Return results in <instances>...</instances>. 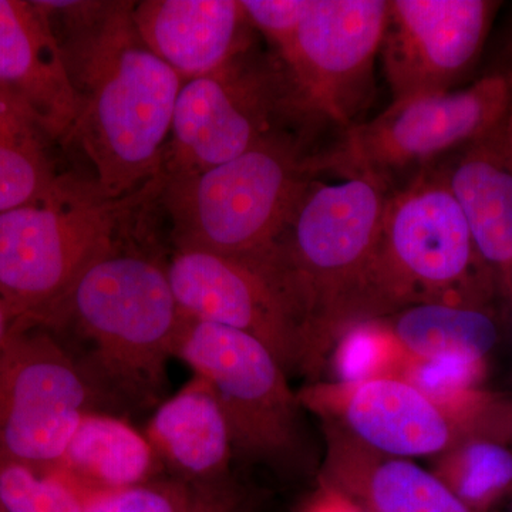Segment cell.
Segmentation results:
<instances>
[{"mask_svg": "<svg viewBox=\"0 0 512 512\" xmlns=\"http://www.w3.org/2000/svg\"><path fill=\"white\" fill-rule=\"evenodd\" d=\"M299 512H365L349 497L318 478V488Z\"/></svg>", "mask_w": 512, "mask_h": 512, "instance_id": "f1b7e54d", "label": "cell"}, {"mask_svg": "<svg viewBox=\"0 0 512 512\" xmlns=\"http://www.w3.org/2000/svg\"><path fill=\"white\" fill-rule=\"evenodd\" d=\"M23 326V320L19 318L15 309L0 296V350Z\"/></svg>", "mask_w": 512, "mask_h": 512, "instance_id": "f546056e", "label": "cell"}, {"mask_svg": "<svg viewBox=\"0 0 512 512\" xmlns=\"http://www.w3.org/2000/svg\"><path fill=\"white\" fill-rule=\"evenodd\" d=\"M133 19L148 49L183 83L252 47L254 28L237 0H143L134 2Z\"/></svg>", "mask_w": 512, "mask_h": 512, "instance_id": "2e32d148", "label": "cell"}, {"mask_svg": "<svg viewBox=\"0 0 512 512\" xmlns=\"http://www.w3.org/2000/svg\"><path fill=\"white\" fill-rule=\"evenodd\" d=\"M0 93L22 107L56 144L72 133L76 96L40 2L0 0Z\"/></svg>", "mask_w": 512, "mask_h": 512, "instance_id": "9a60e30c", "label": "cell"}, {"mask_svg": "<svg viewBox=\"0 0 512 512\" xmlns=\"http://www.w3.org/2000/svg\"><path fill=\"white\" fill-rule=\"evenodd\" d=\"M55 144L22 107L0 93V215L53 194L63 177L52 153Z\"/></svg>", "mask_w": 512, "mask_h": 512, "instance_id": "44dd1931", "label": "cell"}, {"mask_svg": "<svg viewBox=\"0 0 512 512\" xmlns=\"http://www.w3.org/2000/svg\"><path fill=\"white\" fill-rule=\"evenodd\" d=\"M289 127L309 133L293 111L281 64L249 47L215 72L183 83L158 177L210 170Z\"/></svg>", "mask_w": 512, "mask_h": 512, "instance_id": "9c48e42d", "label": "cell"}, {"mask_svg": "<svg viewBox=\"0 0 512 512\" xmlns=\"http://www.w3.org/2000/svg\"><path fill=\"white\" fill-rule=\"evenodd\" d=\"M242 6L252 28L259 30L279 52L295 36L309 0H242Z\"/></svg>", "mask_w": 512, "mask_h": 512, "instance_id": "83f0119b", "label": "cell"}, {"mask_svg": "<svg viewBox=\"0 0 512 512\" xmlns=\"http://www.w3.org/2000/svg\"><path fill=\"white\" fill-rule=\"evenodd\" d=\"M336 382L355 384L380 377H400L409 356L389 323L370 319L350 326L330 353Z\"/></svg>", "mask_w": 512, "mask_h": 512, "instance_id": "484cf974", "label": "cell"}, {"mask_svg": "<svg viewBox=\"0 0 512 512\" xmlns=\"http://www.w3.org/2000/svg\"><path fill=\"white\" fill-rule=\"evenodd\" d=\"M434 167L463 212L478 255L495 285L511 295L512 167L504 128L450 154Z\"/></svg>", "mask_w": 512, "mask_h": 512, "instance_id": "ac0fdd59", "label": "cell"}, {"mask_svg": "<svg viewBox=\"0 0 512 512\" xmlns=\"http://www.w3.org/2000/svg\"><path fill=\"white\" fill-rule=\"evenodd\" d=\"M248 511L247 498L231 481L200 483L178 477L94 495L86 512Z\"/></svg>", "mask_w": 512, "mask_h": 512, "instance_id": "cb8c5ba5", "label": "cell"}, {"mask_svg": "<svg viewBox=\"0 0 512 512\" xmlns=\"http://www.w3.org/2000/svg\"><path fill=\"white\" fill-rule=\"evenodd\" d=\"M93 497L59 466L0 457V508L5 512H86Z\"/></svg>", "mask_w": 512, "mask_h": 512, "instance_id": "d4e9b609", "label": "cell"}, {"mask_svg": "<svg viewBox=\"0 0 512 512\" xmlns=\"http://www.w3.org/2000/svg\"><path fill=\"white\" fill-rule=\"evenodd\" d=\"M500 6L493 0H389L380 55L393 101L453 92L480 59Z\"/></svg>", "mask_w": 512, "mask_h": 512, "instance_id": "5bb4252c", "label": "cell"}, {"mask_svg": "<svg viewBox=\"0 0 512 512\" xmlns=\"http://www.w3.org/2000/svg\"><path fill=\"white\" fill-rule=\"evenodd\" d=\"M99 393L55 336L23 325L0 350V457L57 466Z\"/></svg>", "mask_w": 512, "mask_h": 512, "instance_id": "8fae6325", "label": "cell"}, {"mask_svg": "<svg viewBox=\"0 0 512 512\" xmlns=\"http://www.w3.org/2000/svg\"><path fill=\"white\" fill-rule=\"evenodd\" d=\"M512 495V494H511ZM511 511H512V504H511Z\"/></svg>", "mask_w": 512, "mask_h": 512, "instance_id": "d6a6232c", "label": "cell"}, {"mask_svg": "<svg viewBox=\"0 0 512 512\" xmlns=\"http://www.w3.org/2000/svg\"><path fill=\"white\" fill-rule=\"evenodd\" d=\"M485 360L463 355L416 359L409 357L402 379L447 410H456L478 392L485 375Z\"/></svg>", "mask_w": 512, "mask_h": 512, "instance_id": "4316f807", "label": "cell"}, {"mask_svg": "<svg viewBox=\"0 0 512 512\" xmlns=\"http://www.w3.org/2000/svg\"><path fill=\"white\" fill-rule=\"evenodd\" d=\"M147 440L178 477L200 483L229 481L231 431L217 397L200 377L160 404L148 424Z\"/></svg>", "mask_w": 512, "mask_h": 512, "instance_id": "d6986e66", "label": "cell"}, {"mask_svg": "<svg viewBox=\"0 0 512 512\" xmlns=\"http://www.w3.org/2000/svg\"><path fill=\"white\" fill-rule=\"evenodd\" d=\"M390 194L367 175H316L276 239L269 266L301 325L302 372L318 375L350 326L379 319L376 254Z\"/></svg>", "mask_w": 512, "mask_h": 512, "instance_id": "7a4b0ae2", "label": "cell"}, {"mask_svg": "<svg viewBox=\"0 0 512 512\" xmlns=\"http://www.w3.org/2000/svg\"><path fill=\"white\" fill-rule=\"evenodd\" d=\"M512 440L477 434L441 454L436 466L443 483L473 512H491L512 494Z\"/></svg>", "mask_w": 512, "mask_h": 512, "instance_id": "603a6c76", "label": "cell"}, {"mask_svg": "<svg viewBox=\"0 0 512 512\" xmlns=\"http://www.w3.org/2000/svg\"><path fill=\"white\" fill-rule=\"evenodd\" d=\"M299 397L306 410L362 446L409 460L441 456L461 440L483 433L493 412L490 396L451 412L402 377L315 384Z\"/></svg>", "mask_w": 512, "mask_h": 512, "instance_id": "7c38bea8", "label": "cell"}, {"mask_svg": "<svg viewBox=\"0 0 512 512\" xmlns=\"http://www.w3.org/2000/svg\"><path fill=\"white\" fill-rule=\"evenodd\" d=\"M167 274L185 318L247 333L286 373L302 372L301 325L269 266L200 249H175Z\"/></svg>", "mask_w": 512, "mask_h": 512, "instance_id": "4fadbf2b", "label": "cell"}, {"mask_svg": "<svg viewBox=\"0 0 512 512\" xmlns=\"http://www.w3.org/2000/svg\"><path fill=\"white\" fill-rule=\"evenodd\" d=\"M504 144L505 150H507L508 160H510L512 167V104L510 114H508L507 123H505L504 127Z\"/></svg>", "mask_w": 512, "mask_h": 512, "instance_id": "4dcf8cb0", "label": "cell"}, {"mask_svg": "<svg viewBox=\"0 0 512 512\" xmlns=\"http://www.w3.org/2000/svg\"><path fill=\"white\" fill-rule=\"evenodd\" d=\"M389 0H309L295 36L276 52L296 116L318 134L345 131L372 99Z\"/></svg>", "mask_w": 512, "mask_h": 512, "instance_id": "30bf717a", "label": "cell"}, {"mask_svg": "<svg viewBox=\"0 0 512 512\" xmlns=\"http://www.w3.org/2000/svg\"><path fill=\"white\" fill-rule=\"evenodd\" d=\"M174 356L211 387L227 419L234 454L278 473L319 474L322 463L301 397L259 340L185 318Z\"/></svg>", "mask_w": 512, "mask_h": 512, "instance_id": "8992f818", "label": "cell"}, {"mask_svg": "<svg viewBox=\"0 0 512 512\" xmlns=\"http://www.w3.org/2000/svg\"><path fill=\"white\" fill-rule=\"evenodd\" d=\"M495 281L437 168L392 191L377 245V316L419 303L483 308Z\"/></svg>", "mask_w": 512, "mask_h": 512, "instance_id": "52a82bcc", "label": "cell"}, {"mask_svg": "<svg viewBox=\"0 0 512 512\" xmlns=\"http://www.w3.org/2000/svg\"><path fill=\"white\" fill-rule=\"evenodd\" d=\"M325 457L320 480L365 512H473L433 471L409 458L384 456L323 424Z\"/></svg>", "mask_w": 512, "mask_h": 512, "instance_id": "e0dca14e", "label": "cell"}, {"mask_svg": "<svg viewBox=\"0 0 512 512\" xmlns=\"http://www.w3.org/2000/svg\"><path fill=\"white\" fill-rule=\"evenodd\" d=\"M512 104V76L491 74L466 89L392 101L320 150L318 174L367 175L399 190L461 148L500 133Z\"/></svg>", "mask_w": 512, "mask_h": 512, "instance_id": "ba28073f", "label": "cell"}, {"mask_svg": "<svg viewBox=\"0 0 512 512\" xmlns=\"http://www.w3.org/2000/svg\"><path fill=\"white\" fill-rule=\"evenodd\" d=\"M147 204L101 258L77 279L43 328L70 330L89 349L99 383L137 406L160 402L167 362L185 316L175 301L167 264L137 232ZM100 392V390H99Z\"/></svg>", "mask_w": 512, "mask_h": 512, "instance_id": "3957f363", "label": "cell"}, {"mask_svg": "<svg viewBox=\"0 0 512 512\" xmlns=\"http://www.w3.org/2000/svg\"><path fill=\"white\" fill-rule=\"evenodd\" d=\"M394 338L409 357L463 355L487 360L500 339L497 323L483 308L419 303L394 313Z\"/></svg>", "mask_w": 512, "mask_h": 512, "instance_id": "7402d4cb", "label": "cell"}, {"mask_svg": "<svg viewBox=\"0 0 512 512\" xmlns=\"http://www.w3.org/2000/svg\"><path fill=\"white\" fill-rule=\"evenodd\" d=\"M315 136L282 128L202 173L160 178L158 202L175 249H200L268 265L296 201L316 177Z\"/></svg>", "mask_w": 512, "mask_h": 512, "instance_id": "277c9868", "label": "cell"}, {"mask_svg": "<svg viewBox=\"0 0 512 512\" xmlns=\"http://www.w3.org/2000/svg\"><path fill=\"white\" fill-rule=\"evenodd\" d=\"M55 30L77 113L74 143L109 200L146 188L160 174L183 80L148 49L134 2H40Z\"/></svg>", "mask_w": 512, "mask_h": 512, "instance_id": "6da1fadb", "label": "cell"}, {"mask_svg": "<svg viewBox=\"0 0 512 512\" xmlns=\"http://www.w3.org/2000/svg\"><path fill=\"white\" fill-rule=\"evenodd\" d=\"M511 295H512V284H511Z\"/></svg>", "mask_w": 512, "mask_h": 512, "instance_id": "1f68e13d", "label": "cell"}, {"mask_svg": "<svg viewBox=\"0 0 512 512\" xmlns=\"http://www.w3.org/2000/svg\"><path fill=\"white\" fill-rule=\"evenodd\" d=\"M157 458L147 437L126 421L92 412L80 421L57 466L97 495L146 483Z\"/></svg>", "mask_w": 512, "mask_h": 512, "instance_id": "ffe728a7", "label": "cell"}, {"mask_svg": "<svg viewBox=\"0 0 512 512\" xmlns=\"http://www.w3.org/2000/svg\"><path fill=\"white\" fill-rule=\"evenodd\" d=\"M153 183L109 200L92 180L63 174L52 195L0 215V296L43 326L77 279L134 221Z\"/></svg>", "mask_w": 512, "mask_h": 512, "instance_id": "5b68a950", "label": "cell"}]
</instances>
